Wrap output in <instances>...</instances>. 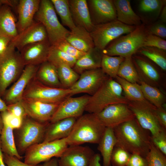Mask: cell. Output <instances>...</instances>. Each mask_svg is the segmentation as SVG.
Masks as SVG:
<instances>
[{"label": "cell", "mask_w": 166, "mask_h": 166, "mask_svg": "<svg viewBox=\"0 0 166 166\" xmlns=\"http://www.w3.org/2000/svg\"><path fill=\"white\" fill-rule=\"evenodd\" d=\"M117 143L130 154H137L145 157L151 145L148 131L143 128L135 118L113 128Z\"/></svg>", "instance_id": "cell-1"}, {"label": "cell", "mask_w": 166, "mask_h": 166, "mask_svg": "<svg viewBox=\"0 0 166 166\" xmlns=\"http://www.w3.org/2000/svg\"><path fill=\"white\" fill-rule=\"evenodd\" d=\"M106 127L97 114L82 115L77 119L69 135L66 138L68 146L85 143L98 144Z\"/></svg>", "instance_id": "cell-2"}, {"label": "cell", "mask_w": 166, "mask_h": 166, "mask_svg": "<svg viewBox=\"0 0 166 166\" xmlns=\"http://www.w3.org/2000/svg\"><path fill=\"white\" fill-rule=\"evenodd\" d=\"M121 85L109 77L90 97L85 111L97 114L107 106L114 104L129 102L124 96Z\"/></svg>", "instance_id": "cell-3"}, {"label": "cell", "mask_w": 166, "mask_h": 166, "mask_svg": "<svg viewBox=\"0 0 166 166\" xmlns=\"http://www.w3.org/2000/svg\"><path fill=\"white\" fill-rule=\"evenodd\" d=\"M147 34L145 26L141 24L131 32L112 41L102 51V53L112 56L131 57L143 46Z\"/></svg>", "instance_id": "cell-4"}, {"label": "cell", "mask_w": 166, "mask_h": 166, "mask_svg": "<svg viewBox=\"0 0 166 166\" xmlns=\"http://www.w3.org/2000/svg\"><path fill=\"white\" fill-rule=\"evenodd\" d=\"M35 17L45 27L51 45L65 40L70 32L59 21L51 0L41 1Z\"/></svg>", "instance_id": "cell-5"}, {"label": "cell", "mask_w": 166, "mask_h": 166, "mask_svg": "<svg viewBox=\"0 0 166 166\" xmlns=\"http://www.w3.org/2000/svg\"><path fill=\"white\" fill-rule=\"evenodd\" d=\"M11 42L4 55L0 58V95L21 74L25 66L19 51Z\"/></svg>", "instance_id": "cell-6"}, {"label": "cell", "mask_w": 166, "mask_h": 166, "mask_svg": "<svg viewBox=\"0 0 166 166\" xmlns=\"http://www.w3.org/2000/svg\"><path fill=\"white\" fill-rule=\"evenodd\" d=\"M71 94V91L69 88L52 87L46 85L35 77L25 89L22 99L59 104L66 98L70 97Z\"/></svg>", "instance_id": "cell-7"}, {"label": "cell", "mask_w": 166, "mask_h": 166, "mask_svg": "<svg viewBox=\"0 0 166 166\" xmlns=\"http://www.w3.org/2000/svg\"><path fill=\"white\" fill-rule=\"evenodd\" d=\"M68 146L66 138L35 144L25 152L24 162L37 165L52 158H59Z\"/></svg>", "instance_id": "cell-8"}, {"label": "cell", "mask_w": 166, "mask_h": 166, "mask_svg": "<svg viewBox=\"0 0 166 166\" xmlns=\"http://www.w3.org/2000/svg\"><path fill=\"white\" fill-rule=\"evenodd\" d=\"M136 27L116 20L94 26L90 34L95 47L102 51L112 41L124 34L131 32Z\"/></svg>", "instance_id": "cell-9"}, {"label": "cell", "mask_w": 166, "mask_h": 166, "mask_svg": "<svg viewBox=\"0 0 166 166\" xmlns=\"http://www.w3.org/2000/svg\"><path fill=\"white\" fill-rule=\"evenodd\" d=\"M48 124L37 121L27 116L23 119L18 129L17 148L19 153L25 152L30 147L43 141Z\"/></svg>", "instance_id": "cell-10"}, {"label": "cell", "mask_w": 166, "mask_h": 166, "mask_svg": "<svg viewBox=\"0 0 166 166\" xmlns=\"http://www.w3.org/2000/svg\"><path fill=\"white\" fill-rule=\"evenodd\" d=\"M128 105L141 126L150 132L151 136H156L164 129L156 117L155 112L156 107L146 100L129 101Z\"/></svg>", "instance_id": "cell-11"}, {"label": "cell", "mask_w": 166, "mask_h": 166, "mask_svg": "<svg viewBox=\"0 0 166 166\" xmlns=\"http://www.w3.org/2000/svg\"><path fill=\"white\" fill-rule=\"evenodd\" d=\"M109 77L101 68L85 71L69 88L71 91L70 96L80 93L92 95Z\"/></svg>", "instance_id": "cell-12"}, {"label": "cell", "mask_w": 166, "mask_h": 166, "mask_svg": "<svg viewBox=\"0 0 166 166\" xmlns=\"http://www.w3.org/2000/svg\"><path fill=\"white\" fill-rule=\"evenodd\" d=\"M90 96L69 97L61 102L50 122L53 123L69 118L77 119L83 115Z\"/></svg>", "instance_id": "cell-13"}, {"label": "cell", "mask_w": 166, "mask_h": 166, "mask_svg": "<svg viewBox=\"0 0 166 166\" xmlns=\"http://www.w3.org/2000/svg\"><path fill=\"white\" fill-rule=\"evenodd\" d=\"M96 114L106 127L113 128L135 118L128 104L123 103L109 105Z\"/></svg>", "instance_id": "cell-14"}, {"label": "cell", "mask_w": 166, "mask_h": 166, "mask_svg": "<svg viewBox=\"0 0 166 166\" xmlns=\"http://www.w3.org/2000/svg\"><path fill=\"white\" fill-rule=\"evenodd\" d=\"M94 154L87 146H68L58 159V166H89Z\"/></svg>", "instance_id": "cell-15"}, {"label": "cell", "mask_w": 166, "mask_h": 166, "mask_svg": "<svg viewBox=\"0 0 166 166\" xmlns=\"http://www.w3.org/2000/svg\"><path fill=\"white\" fill-rule=\"evenodd\" d=\"M39 66L26 65L18 80L4 94V101L8 105L21 101L28 84L35 77Z\"/></svg>", "instance_id": "cell-16"}, {"label": "cell", "mask_w": 166, "mask_h": 166, "mask_svg": "<svg viewBox=\"0 0 166 166\" xmlns=\"http://www.w3.org/2000/svg\"><path fill=\"white\" fill-rule=\"evenodd\" d=\"M87 2L91 20L94 26L117 20L113 0H89Z\"/></svg>", "instance_id": "cell-17"}, {"label": "cell", "mask_w": 166, "mask_h": 166, "mask_svg": "<svg viewBox=\"0 0 166 166\" xmlns=\"http://www.w3.org/2000/svg\"><path fill=\"white\" fill-rule=\"evenodd\" d=\"M21 101L27 116L42 123L50 121L59 104L24 99Z\"/></svg>", "instance_id": "cell-18"}, {"label": "cell", "mask_w": 166, "mask_h": 166, "mask_svg": "<svg viewBox=\"0 0 166 166\" xmlns=\"http://www.w3.org/2000/svg\"><path fill=\"white\" fill-rule=\"evenodd\" d=\"M51 46L48 40L30 44L24 47L19 52L25 66L39 65L47 61Z\"/></svg>", "instance_id": "cell-19"}, {"label": "cell", "mask_w": 166, "mask_h": 166, "mask_svg": "<svg viewBox=\"0 0 166 166\" xmlns=\"http://www.w3.org/2000/svg\"><path fill=\"white\" fill-rule=\"evenodd\" d=\"M48 40L43 25L39 22H34L22 32L11 42L18 51L26 45L34 43Z\"/></svg>", "instance_id": "cell-20"}, {"label": "cell", "mask_w": 166, "mask_h": 166, "mask_svg": "<svg viewBox=\"0 0 166 166\" xmlns=\"http://www.w3.org/2000/svg\"><path fill=\"white\" fill-rule=\"evenodd\" d=\"M132 58L140 80L157 87L160 77V73L155 66L148 59L142 55L135 54L132 56Z\"/></svg>", "instance_id": "cell-21"}, {"label": "cell", "mask_w": 166, "mask_h": 166, "mask_svg": "<svg viewBox=\"0 0 166 166\" xmlns=\"http://www.w3.org/2000/svg\"><path fill=\"white\" fill-rule=\"evenodd\" d=\"M40 0H20L17 10V26L18 33L22 32L34 22V18L39 7Z\"/></svg>", "instance_id": "cell-22"}, {"label": "cell", "mask_w": 166, "mask_h": 166, "mask_svg": "<svg viewBox=\"0 0 166 166\" xmlns=\"http://www.w3.org/2000/svg\"><path fill=\"white\" fill-rule=\"evenodd\" d=\"M72 17L76 26L82 27L89 32L93 29L87 0H68Z\"/></svg>", "instance_id": "cell-23"}, {"label": "cell", "mask_w": 166, "mask_h": 166, "mask_svg": "<svg viewBox=\"0 0 166 166\" xmlns=\"http://www.w3.org/2000/svg\"><path fill=\"white\" fill-rule=\"evenodd\" d=\"M75 118L63 119L48 124L42 142H48L67 138L77 120Z\"/></svg>", "instance_id": "cell-24"}, {"label": "cell", "mask_w": 166, "mask_h": 166, "mask_svg": "<svg viewBox=\"0 0 166 166\" xmlns=\"http://www.w3.org/2000/svg\"><path fill=\"white\" fill-rule=\"evenodd\" d=\"M17 22L10 6H0V37L14 40L18 34Z\"/></svg>", "instance_id": "cell-25"}, {"label": "cell", "mask_w": 166, "mask_h": 166, "mask_svg": "<svg viewBox=\"0 0 166 166\" xmlns=\"http://www.w3.org/2000/svg\"><path fill=\"white\" fill-rule=\"evenodd\" d=\"M65 39L76 49L84 53L95 47L90 33L81 26H77L70 30Z\"/></svg>", "instance_id": "cell-26"}, {"label": "cell", "mask_w": 166, "mask_h": 166, "mask_svg": "<svg viewBox=\"0 0 166 166\" xmlns=\"http://www.w3.org/2000/svg\"><path fill=\"white\" fill-rule=\"evenodd\" d=\"M102 51L94 47L77 60L73 69L78 74L89 70L101 68Z\"/></svg>", "instance_id": "cell-27"}, {"label": "cell", "mask_w": 166, "mask_h": 166, "mask_svg": "<svg viewBox=\"0 0 166 166\" xmlns=\"http://www.w3.org/2000/svg\"><path fill=\"white\" fill-rule=\"evenodd\" d=\"M117 20L127 25L137 26L141 24L140 18L133 10L128 0H113Z\"/></svg>", "instance_id": "cell-28"}, {"label": "cell", "mask_w": 166, "mask_h": 166, "mask_svg": "<svg viewBox=\"0 0 166 166\" xmlns=\"http://www.w3.org/2000/svg\"><path fill=\"white\" fill-rule=\"evenodd\" d=\"M35 77L46 85L62 88L58 78L57 67L47 61L39 66Z\"/></svg>", "instance_id": "cell-29"}, {"label": "cell", "mask_w": 166, "mask_h": 166, "mask_svg": "<svg viewBox=\"0 0 166 166\" xmlns=\"http://www.w3.org/2000/svg\"><path fill=\"white\" fill-rule=\"evenodd\" d=\"M116 143L113 129L106 127L104 134L98 144V149L102 157L103 166H111V157Z\"/></svg>", "instance_id": "cell-30"}, {"label": "cell", "mask_w": 166, "mask_h": 166, "mask_svg": "<svg viewBox=\"0 0 166 166\" xmlns=\"http://www.w3.org/2000/svg\"><path fill=\"white\" fill-rule=\"evenodd\" d=\"M0 136V145L2 152L9 156L15 157L21 160L22 158L16 147L13 129L4 124Z\"/></svg>", "instance_id": "cell-31"}, {"label": "cell", "mask_w": 166, "mask_h": 166, "mask_svg": "<svg viewBox=\"0 0 166 166\" xmlns=\"http://www.w3.org/2000/svg\"><path fill=\"white\" fill-rule=\"evenodd\" d=\"M140 87L145 100L157 108L165 104L166 97L164 93L157 87L148 85L140 81Z\"/></svg>", "instance_id": "cell-32"}, {"label": "cell", "mask_w": 166, "mask_h": 166, "mask_svg": "<svg viewBox=\"0 0 166 166\" xmlns=\"http://www.w3.org/2000/svg\"><path fill=\"white\" fill-rule=\"evenodd\" d=\"M115 78L121 86L124 96L129 101H141L145 100L138 83H131L117 76Z\"/></svg>", "instance_id": "cell-33"}, {"label": "cell", "mask_w": 166, "mask_h": 166, "mask_svg": "<svg viewBox=\"0 0 166 166\" xmlns=\"http://www.w3.org/2000/svg\"><path fill=\"white\" fill-rule=\"evenodd\" d=\"M136 53L152 61L162 69L166 71V51L155 47L143 46L138 49Z\"/></svg>", "instance_id": "cell-34"}, {"label": "cell", "mask_w": 166, "mask_h": 166, "mask_svg": "<svg viewBox=\"0 0 166 166\" xmlns=\"http://www.w3.org/2000/svg\"><path fill=\"white\" fill-rule=\"evenodd\" d=\"M62 24L71 30L76 27L73 20L68 0H51Z\"/></svg>", "instance_id": "cell-35"}, {"label": "cell", "mask_w": 166, "mask_h": 166, "mask_svg": "<svg viewBox=\"0 0 166 166\" xmlns=\"http://www.w3.org/2000/svg\"><path fill=\"white\" fill-rule=\"evenodd\" d=\"M117 76L133 83H139L140 81L132 57L125 58L120 65Z\"/></svg>", "instance_id": "cell-36"}, {"label": "cell", "mask_w": 166, "mask_h": 166, "mask_svg": "<svg viewBox=\"0 0 166 166\" xmlns=\"http://www.w3.org/2000/svg\"><path fill=\"white\" fill-rule=\"evenodd\" d=\"M77 60L69 56L54 46L51 45L47 58V61L56 67L62 65H68L72 68Z\"/></svg>", "instance_id": "cell-37"}, {"label": "cell", "mask_w": 166, "mask_h": 166, "mask_svg": "<svg viewBox=\"0 0 166 166\" xmlns=\"http://www.w3.org/2000/svg\"><path fill=\"white\" fill-rule=\"evenodd\" d=\"M124 58L121 56H112L103 53L101 68L109 77L115 78L117 76L120 65Z\"/></svg>", "instance_id": "cell-38"}, {"label": "cell", "mask_w": 166, "mask_h": 166, "mask_svg": "<svg viewBox=\"0 0 166 166\" xmlns=\"http://www.w3.org/2000/svg\"><path fill=\"white\" fill-rule=\"evenodd\" d=\"M57 68L58 78L62 88H69L80 77L78 74L68 65H61Z\"/></svg>", "instance_id": "cell-39"}, {"label": "cell", "mask_w": 166, "mask_h": 166, "mask_svg": "<svg viewBox=\"0 0 166 166\" xmlns=\"http://www.w3.org/2000/svg\"><path fill=\"white\" fill-rule=\"evenodd\" d=\"M166 156L153 144L151 141L149 151L145 157L147 162V166H166Z\"/></svg>", "instance_id": "cell-40"}, {"label": "cell", "mask_w": 166, "mask_h": 166, "mask_svg": "<svg viewBox=\"0 0 166 166\" xmlns=\"http://www.w3.org/2000/svg\"><path fill=\"white\" fill-rule=\"evenodd\" d=\"M165 4V0H142L140 1L139 9L142 13H157L159 15Z\"/></svg>", "instance_id": "cell-41"}, {"label": "cell", "mask_w": 166, "mask_h": 166, "mask_svg": "<svg viewBox=\"0 0 166 166\" xmlns=\"http://www.w3.org/2000/svg\"><path fill=\"white\" fill-rule=\"evenodd\" d=\"M131 154L124 149L115 146L113 152L110 160L113 166H126Z\"/></svg>", "instance_id": "cell-42"}, {"label": "cell", "mask_w": 166, "mask_h": 166, "mask_svg": "<svg viewBox=\"0 0 166 166\" xmlns=\"http://www.w3.org/2000/svg\"><path fill=\"white\" fill-rule=\"evenodd\" d=\"M54 46L77 60L81 57L86 53L76 49L68 42L66 39Z\"/></svg>", "instance_id": "cell-43"}, {"label": "cell", "mask_w": 166, "mask_h": 166, "mask_svg": "<svg viewBox=\"0 0 166 166\" xmlns=\"http://www.w3.org/2000/svg\"><path fill=\"white\" fill-rule=\"evenodd\" d=\"M1 115L3 123L13 129H18L22 125L23 119L15 116L7 110L1 112Z\"/></svg>", "instance_id": "cell-44"}, {"label": "cell", "mask_w": 166, "mask_h": 166, "mask_svg": "<svg viewBox=\"0 0 166 166\" xmlns=\"http://www.w3.org/2000/svg\"><path fill=\"white\" fill-rule=\"evenodd\" d=\"M143 46L155 47L166 51V41L164 39L147 32Z\"/></svg>", "instance_id": "cell-45"}, {"label": "cell", "mask_w": 166, "mask_h": 166, "mask_svg": "<svg viewBox=\"0 0 166 166\" xmlns=\"http://www.w3.org/2000/svg\"><path fill=\"white\" fill-rule=\"evenodd\" d=\"M147 32L165 39L166 38V23L159 20L145 26Z\"/></svg>", "instance_id": "cell-46"}, {"label": "cell", "mask_w": 166, "mask_h": 166, "mask_svg": "<svg viewBox=\"0 0 166 166\" xmlns=\"http://www.w3.org/2000/svg\"><path fill=\"white\" fill-rule=\"evenodd\" d=\"M151 139L153 144L166 156V130L163 129L156 136H151Z\"/></svg>", "instance_id": "cell-47"}, {"label": "cell", "mask_w": 166, "mask_h": 166, "mask_svg": "<svg viewBox=\"0 0 166 166\" xmlns=\"http://www.w3.org/2000/svg\"><path fill=\"white\" fill-rule=\"evenodd\" d=\"M8 110L15 116L23 119L27 116L21 101L7 105Z\"/></svg>", "instance_id": "cell-48"}, {"label": "cell", "mask_w": 166, "mask_h": 166, "mask_svg": "<svg viewBox=\"0 0 166 166\" xmlns=\"http://www.w3.org/2000/svg\"><path fill=\"white\" fill-rule=\"evenodd\" d=\"M126 166H147L145 158L137 154H131Z\"/></svg>", "instance_id": "cell-49"}, {"label": "cell", "mask_w": 166, "mask_h": 166, "mask_svg": "<svg viewBox=\"0 0 166 166\" xmlns=\"http://www.w3.org/2000/svg\"><path fill=\"white\" fill-rule=\"evenodd\" d=\"M3 158L4 163L7 166H39L38 165H34L23 162L15 157L10 156L3 153Z\"/></svg>", "instance_id": "cell-50"}, {"label": "cell", "mask_w": 166, "mask_h": 166, "mask_svg": "<svg viewBox=\"0 0 166 166\" xmlns=\"http://www.w3.org/2000/svg\"><path fill=\"white\" fill-rule=\"evenodd\" d=\"M157 119L161 126L166 130V111L165 107H156L155 110Z\"/></svg>", "instance_id": "cell-51"}, {"label": "cell", "mask_w": 166, "mask_h": 166, "mask_svg": "<svg viewBox=\"0 0 166 166\" xmlns=\"http://www.w3.org/2000/svg\"><path fill=\"white\" fill-rule=\"evenodd\" d=\"M11 40L9 38L0 37V58L6 53Z\"/></svg>", "instance_id": "cell-52"}, {"label": "cell", "mask_w": 166, "mask_h": 166, "mask_svg": "<svg viewBox=\"0 0 166 166\" xmlns=\"http://www.w3.org/2000/svg\"><path fill=\"white\" fill-rule=\"evenodd\" d=\"M100 154L95 153L91 159L89 166H101L100 163Z\"/></svg>", "instance_id": "cell-53"}, {"label": "cell", "mask_w": 166, "mask_h": 166, "mask_svg": "<svg viewBox=\"0 0 166 166\" xmlns=\"http://www.w3.org/2000/svg\"><path fill=\"white\" fill-rule=\"evenodd\" d=\"M39 166H58V159L57 158H53L45 161L42 165Z\"/></svg>", "instance_id": "cell-54"}, {"label": "cell", "mask_w": 166, "mask_h": 166, "mask_svg": "<svg viewBox=\"0 0 166 166\" xmlns=\"http://www.w3.org/2000/svg\"><path fill=\"white\" fill-rule=\"evenodd\" d=\"M159 21L166 23V5L164 6L160 14Z\"/></svg>", "instance_id": "cell-55"}, {"label": "cell", "mask_w": 166, "mask_h": 166, "mask_svg": "<svg viewBox=\"0 0 166 166\" xmlns=\"http://www.w3.org/2000/svg\"><path fill=\"white\" fill-rule=\"evenodd\" d=\"M8 110L7 105L1 98L0 95V112H2Z\"/></svg>", "instance_id": "cell-56"}, {"label": "cell", "mask_w": 166, "mask_h": 166, "mask_svg": "<svg viewBox=\"0 0 166 166\" xmlns=\"http://www.w3.org/2000/svg\"><path fill=\"white\" fill-rule=\"evenodd\" d=\"M14 2V1L12 0H0V6L3 4H6L10 6H13Z\"/></svg>", "instance_id": "cell-57"}, {"label": "cell", "mask_w": 166, "mask_h": 166, "mask_svg": "<svg viewBox=\"0 0 166 166\" xmlns=\"http://www.w3.org/2000/svg\"><path fill=\"white\" fill-rule=\"evenodd\" d=\"M0 166H6L3 160V153L2 152L0 145Z\"/></svg>", "instance_id": "cell-58"}, {"label": "cell", "mask_w": 166, "mask_h": 166, "mask_svg": "<svg viewBox=\"0 0 166 166\" xmlns=\"http://www.w3.org/2000/svg\"><path fill=\"white\" fill-rule=\"evenodd\" d=\"M3 123L1 115L0 114V135L1 134L2 132V130L3 127Z\"/></svg>", "instance_id": "cell-59"}]
</instances>
